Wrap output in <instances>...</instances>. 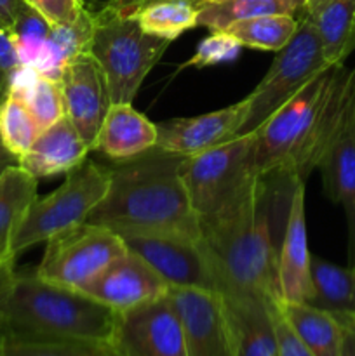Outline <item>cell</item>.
<instances>
[{"instance_id": "obj_23", "label": "cell", "mask_w": 355, "mask_h": 356, "mask_svg": "<svg viewBox=\"0 0 355 356\" xmlns=\"http://www.w3.org/2000/svg\"><path fill=\"white\" fill-rule=\"evenodd\" d=\"M291 329L313 356H340L343 323L338 316L306 302H277Z\"/></svg>"}, {"instance_id": "obj_41", "label": "cell", "mask_w": 355, "mask_h": 356, "mask_svg": "<svg viewBox=\"0 0 355 356\" xmlns=\"http://www.w3.org/2000/svg\"><path fill=\"white\" fill-rule=\"evenodd\" d=\"M14 163H19V162H17L16 156H14L13 153H10L9 149L0 143V176H2L3 170H6L7 167L14 165Z\"/></svg>"}, {"instance_id": "obj_19", "label": "cell", "mask_w": 355, "mask_h": 356, "mask_svg": "<svg viewBox=\"0 0 355 356\" xmlns=\"http://www.w3.org/2000/svg\"><path fill=\"white\" fill-rule=\"evenodd\" d=\"M89 152L93 148L84 141L72 122L63 117L40 131L31 148L19 159V165L40 179L68 174L87 159Z\"/></svg>"}, {"instance_id": "obj_9", "label": "cell", "mask_w": 355, "mask_h": 356, "mask_svg": "<svg viewBox=\"0 0 355 356\" xmlns=\"http://www.w3.org/2000/svg\"><path fill=\"white\" fill-rule=\"evenodd\" d=\"M334 70L336 66H329L319 73L308 86L303 87L292 99L278 108L258 131H254L256 138L251 155L249 174L263 176L271 170L285 169L308 132Z\"/></svg>"}, {"instance_id": "obj_1", "label": "cell", "mask_w": 355, "mask_h": 356, "mask_svg": "<svg viewBox=\"0 0 355 356\" xmlns=\"http://www.w3.org/2000/svg\"><path fill=\"white\" fill-rule=\"evenodd\" d=\"M298 184L303 183L284 169L251 174L225 204L200 219V242L218 275V294L281 301L278 250Z\"/></svg>"}, {"instance_id": "obj_22", "label": "cell", "mask_w": 355, "mask_h": 356, "mask_svg": "<svg viewBox=\"0 0 355 356\" xmlns=\"http://www.w3.org/2000/svg\"><path fill=\"white\" fill-rule=\"evenodd\" d=\"M37 177L19 163L7 167L0 176V259L16 257V233L37 195Z\"/></svg>"}, {"instance_id": "obj_38", "label": "cell", "mask_w": 355, "mask_h": 356, "mask_svg": "<svg viewBox=\"0 0 355 356\" xmlns=\"http://www.w3.org/2000/svg\"><path fill=\"white\" fill-rule=\"evenodd\" d=\"M26 6H30L26 0H0V26L10 30Z\"/></svg>"}, {"instance_id": "obj_16", "label": "cell", "mask_w": 355, "mask_h": 356, "mask_svg": "<svg viewBox=\"0 0 355 356\" xmlns=\"http://www.w3.org/2000/svg\"><path fill=\"white\" fill-rule=\"evenodd\" d=\"M305 219V184H298L291 198L287 225L278 250V287L281 301L306 302L310 305L313 296L312 277Z\"/></svg>"}, {"instance_id": "obj_5", "label": "cell", "mask_w": 355, "mask_h": 356, "mask_svg": "<svg viewBox=\"0 0 355 356\" xmlns=\"http://www.w3.org/2000/svg\"><path fill=\"white\" fill-rule=\"evenodd\" d=\"M108 181V167L87 159L70 170L61 186L45 197H37L28 209L14 238V256L87 222L90 212L103 200Z\"/></svg>"}, {"instance_id": "obj_13", "label": "cell", "mask_w": 355, "mask_h": 356, "mask_svg": "<svg viewBox=\"0 0 355 356\" xmlns=\"http://www.w3.org/2000/svg\"><path fill=\"white\" fill-rule=\"evenodd\" d=\"M187 334L188 356H237L223 299L218 292L169 289Z\"/></svg>"}, {"instance_id": "obj_31", "label": "cell", "mask_w": 355, "mask_h": 356, "mask_svg": "<svg viewBox=\"0 0 355 356\" xmlns=\"http://www.w3.org/2000/svg\"><path fill=\"white\" fill-rule=\"evenodd\" d=\"M40 127L28 110L23 96L10 89L0 104V143L13 153L19 162L21 156L31 148Z\"/></svg>"}, {"instance_id": "obj_12", "label": "cell", "mask_w": 355, "mask_h": 356, "mask_svg": "<svg viewBox=\"0 0 355 356\" xmlns=\"http://www.w3.org/2000/svg\"><path fill=\"white\" fill-rule=\"evenodd\" d=\"M56 80L61 90L65 117L94 149L97 132L111 104L100 65L89 51H84L63 65Z\"/></svg>"}, {"instance_id": "obj_2", "label": "cell", "mask_w": 355, "mask_h": 356, "mask_svg": "<svg viewBox=\"0 0 355 356\" xmlns=\"http://www.w3.org/2000/svg\"><path fill=\"white\" fill-rule=\"evenodd\" d=\"M183 159L155 146L108 167V190L87 222L120 236L202 240L200 219L180 176Z\"/></svg>"}, {"instance_id": "obj_44", "label": "cell", "mask_w": 355, "mask_h": 356, "mask_svg": "<svg viewBox=\"0 0 355 356\" xmlns=\"http://www.w3.org/2000/svg\"><path fill=\"white\" fill-rule=\"evenodd\" d=\"M26 2H28V3H30V6H31V0H26Z\"/></svg>"}, {"instance_id": "obj_8", "label": "cell", "mask_w": 355, "mask_h": 356, "mask_svg": "<svg viewBox=\"0 0 355 356\" xmlns=\"http://www.w3.org/2000/svg\"><path fill=\"white\" fill-rule=\"evenodd\" d=\"M254 138V132L235 136L214 148L184 156L180 165V176L198 219L225 204L251 176Z\"/></svg>"}, {"instance_id": "obj_29", "label": "cell", "mask_w": 355, "mask_h": 356, "mask_svg": "<svg viewBox=\"0 0 355 356\" xmlns=\"http://www.w3.org/2000/svg\"><path fill=\"white\" fill-rule=\"evenodd\" d=\"M200 0H159L134 14L146 33L164 40H176L197 26Z\"/></svg>"}, {"instance_id": "obj_7", "label": "cell", "mask_w": 355, "mask_h": 356, "mask_svg": "<svg viewBox=\"0 0 355 356\" xmlns=\"http://www.w3.org/2000/svg\"><path fill=\"white\" fill-rule=\"evenodd\" d=\"M127 252L124 238L103 226L84 225L52 236L35 273L52 284L87 292V289Z\"/></svg>"}, {"instance_id": "obj_27", "label": "cell", "mask_w": 355, "mask_h": 356, "mask_svg": "<svg viewBox=\"0 0 355 356\" xmlns=\"http://www.w3.org/2000/svg\"><path fill=\"white\" fill-rule=\"evenodd\" d=\"M94 17L93 10L84 14L80 19L72 24H61V26H52L49 33L47 44L40 59L35 65L33 70L44 73V75L58 79L59 70L63 68L68 59L80 54L84 51H89L90 37H93Z\"/></svg>"}, {"instance_id": "obj_26", "label": "cell", "mask_w": 355, "mask_h": 356, "mask_svg": "<svg viewBox=\"0 0 355 356\" xmlns=\"http://www.w3.org/2000/svg\"><path fill=\"white\" fill-rule=\"evenodd\" d=\"M10 89L17 90L23 96L40 131L51 127L59 118L65 117L59 83L52 76L23 66L14 76Z\"/></svg>"}, {"instance_id": "obj_6", "label": "cell", "mask_w": 355, "mask_h": 356, "mask_svg": "<svg viewBox=\"0 0 355 356\" xmlns=\"http://www.w3.org/2000/svg\"><path fill=\"white\" fill-rule=\"evenodd\" d=\"M329 66L319 33L312 21L301 16L296 33L281 51H277L267 75L246 97V118L237 136L258 131L267 118Z\"/></svg>"}, {"instance_id": "obj_37", "label": "cell", "mask_w": 355, "mask_h": 356, "mask_svg": "<svg viewBox=\"0 0 355 356\" xmlns=\"http://www.w3.org/2000/svg\"><path fill=\"white\" fill-rule=\"evenodd\" d=\"M16 257L0 259V332H7V313H9L10 296L16 282V270H14Z\"/></svg>"}, {"instance_id": "obj_21", "label": "cell", "mask_w": 355, "mask_h": 356, "mask_svg": "<svg viewBox=\"0 0 355 356\" xmlns=\"http://www.w3.org/2000/svg\"><path fill=\"white\" fill-rule=\"evenodd\" d=\"M303 16L319 33L327 63L345 65L355 51V0H308Z\"/></svg>"}, {"instance_id": "obj_32", "label": "cell", "mask_w": 355, "mask_h": 356, "mask_svg": "<svg viewBox=\"0 0 355 356\" xmlns=\"http://www.w3.org/2000/svg\"><path fill=\"white\" fill-rule=\"evenodd\" d=\"M52 24L33 6H26V9L17 16L9 31L16 44L21 65L35 68L47 44Z\"/></svg>"}, {"instance_id": "obj_36", "label": "cell", "mask_w": 355, "mask_h": 356, "mask_svg": "<svg viewBox=\"0 0 355 356\" xmlns=\"http://www.w3.org/2000/svg\"><path fill=\"white\" fill-rule=\"evenodd\" d=\"M274 325H275V336H277V348L278 356H313L312 351L301 343L287 320L278 309L277 302L274 305Z\"/></svg>"}, {"instance_id": "obj_45", "label": "cell", "mask_w": 355, "mask_h": 356, "mask_svg": "<svg viewBox=\"0 0 355 356\" xmlns=\"http://www.w3.org/2000/svg\"><path fill=\"white\" fill-rule=\"evenodd\" d=\"M354 266H355V264H354Z\"/></svg>"}, {"instance_id": "obj_18", "label": "cell", "mask_w": 355, "mask_h": 356, "mask_svg": "<svg viewBox=\"0 0 355 356\" xmlns=\"http://www.w3.org/2000/svg\"><path fill=\"white\" fill-rule=\"evenodd\" d=\"M319 170L327 198L341 205L347 216L350 236V259L355 264V106L343 129L329 146Z\"/></svg>"}, {"instance_id": "obj_17", "label": "cell", "mask_w": 355, "mask_h": 356, "mask_svg": "<svg viewBox=\"0 0 355 356\" xmlns=\"http://www.w3.org/2000/svg\"><path fill=\"white\" fill-rule=\"evenodd\" d=\"M237 356H278L274 305L256 294H219Z\"/></svg>"}, {"instance_id": "obj_30", "label": "cell", "mask_w": 355, "mask_h": 356, "mask_svg": "<svg viewBox=\"0 0 355 356\" xmlns=\"http://www.w3.org/2000/svg\"><path fill=\"white\" fill-rule=\"evenodd\" d=\"M6 356H124L115 341L23 339L6 336Z\"/></svg>"}, {"instance_id": "obj_43", "label": "cell", "mask_w": 355, "mask_h": 356, "mask_svg": "<svg viewBox=\"0 0 355 356\" xmlns=\"http://www.w3.org/2000/svg\"><path fill=\"white\" fill-rule=\"evenodd\" d=\"M202 2H214V0H202Z\"/></svg>"}, {"instance_id": "obj_4", "label": "cell", "mask_w": 355, "mask_h": 356, "mask_svg": "<svg viewBox=\"0 0 355 356\" xmlns=\"http://www.w3.org/2000/svg\"><path fill=\"white\" fill-rule=\"evenodd\" d=\"M93 17L89 52L103 72L111 104H132L145 76L171 42L146 33L134 16H122L108 3Z\"/></svg>"}, {"instance_id": "obj_3", "label": "cell", "mask_w": 355, "mask_h": 356, "mask_svg": "<svg viewBox=\"0 0 355 356\" xmlns=\"http://www.w3.org/2000/svg\"><path fill=\"white\" fill-rule=\"evenodd\" d=\"M118 313L87 292L17 275L7 313V336L23 339L113 341Z\"/></svg>"}, {"instance_id": "obj_40", "label": "cell", "mask_w": 355, "mask_h": 356, "mask_svg": "<svg viewBox=\"0 0 355 356\" xmlns=\"http://www.w3.org/2000/svg\"><path fill=\"white\" fill-rule=\"evenodd\" d=\"M153 2H159V0H108L106 3L111 9L120 13L122 16H134L143 7L150 6Z\"/></svg>"}, {"instance_id": "obj_14", "label": "cell", "mask_w": 355, "mask_h": 356, "mask_svg": "<svg viewBox=\"0 0 355 356\" xmlns=\"http://www.w3.org/2000/svg\"><path fill=\"white\" fill-rule=\"evenodd\" d=\"M246 111L247 99L244 97L232 106L211 113L160 122L157 124V148L181 156H191L214 148L239 134Z\"/></svg>"}, {"instance_id": "obj_42", "label": "cell", "mask_w": 355, "mask_h": 356, "mask_svg": "<svg viewBox=\"0 0 355 356\" xmlns=\"http://www.w3.org/2000/svg\"><path fill=\"white\" fill-rule=\"evenodd\" d=\"M6 336L7 332H0V356H6Z\"/></svg>"}, {"instance_id": "obj_28", "label": "cell", "mask_w": 355, "mask_h": 356, "mask_svg": "<svg viewBox=\"0 0 355 356\" xmlns=\"http://www.w3.org/2000/svg\"><path fill=\"white\" fill-rule=\"evenodd\" d=\"M298 24L299 17L271 14L235 21L219 31H225L226 35L235 38L242 47L277 52L291 40L298 30Z\"/></svg>"}, {"instance_id": "obj_24", "label": "cell", "mask_w": 355, "mask_h": 356, "mask_svg": "<svg viewBox=\"0 0 355 356\" xmlns=\"http://www.w3.org/2000/svg\"><path fill=\"white\" fill-rule=\"evenodd\" d=\"M310 305L334 316H355V266H338L319 256L310 261Z\"/></svg>"}, {"instance_id": "obj_10", "label": "cell", "mask_w": 355, "mask_h": 356, "mask_svg": "<svg viewBox=\"0 0 355 356\" xmlns=\"http://www.w3.org/2000/svg\"><path fill=\"white\" fill-rule=\"evenodd\" d=\"M131 252L145 259L169 289L219 292L218 275L200 240L176 236H122Z\"/></svg>"}, {"instance_id": "obj_34", "label": "cell", "mask_w": 355, "mask_h": 356, "mask_svg": "<svg viewBox=\"0 0 355 356\" xmlns=\"http://www.w3.org/2000/svg\"><path fill=\"white\" fill-rule=\"evenodd\" d=\"M31 6L52 24H72L89 13L86 0H31Z\"/></svg>"}, {"instance_id": "obj_11", "label": "cell", "mask_w": 355, "mask_h": 356, "mask_svg": "<svg viewBox=\"0 0 355 356\" xmlns=\"http://www.w3.org/2000/svg\"><path fill=\"white\" fill-rule=\"evenodd\" d=\"M113 341L124 356H188L183 322L169 294L118 313Z\"/></svg>"}, {"instance_id": "obj_33", "label": "cell", "mask_w": 355, "mask_h": 356, "mask_svg": "<svg viewBox=\"0 0 355 356\" xmlns=\"http://www.w3.org/2000/svg\"><path fill=\"white\" fill-rule=\"evenodd\" d=\"M242 45L226 35L225 31H211L209 37L198 44L194 58L184 66H194V68H204V66L219 65V63H228L239 58Z\"/></svg>"}, {"instance_id": "obj_25", "label": "cell", "mask_w": 355, "mask_h": 356, "mask_svg": "<svg viewBox=\"0 0 355 356\" xmlns=\"http://www.w3.org/2000/svg\"><path fill=\"white\" fill-rule=\"evenodd\" d=\"M308 0H214L202 2L198 9L197 26L209 31H219L235 21L251 17L284 14V16L301 17L305 14Z\"/></svg>"}, {"instance_id": "obj_15", "label": "cell", "mask_w": 355, "mask_h": 356, "mask_svg": "<svg viewBox=\"0 0 355 356\" xmlns=\"http://www.w3.org/2000/svg\"><path fill=\"white\" fill-rule=\"evenodd\" d=\"M87 294L115 313H124L167 296L169 285L145 259L127 249L87 289Z\"/></svg>"}, {"instance_id": "obj_35", "label": "cell", "mask_w": 355, "mask_h": 356, "mask_svg": "<svg viewBox=\"0 0 355 356\" xmlns=\"http://www.w3.org/2000/svg\"><path fill=\"white\" fill-rule=\"evenodd\" d=\"M23 68L16 44L9 30L0 26V104L9 94L16 73Z\"/></svg>"}, {"instance_id": "obj_39", "label": "cell", "mask_w": 355, "mask_h": 356, "mask_svg": "<svg viewBox=\"0 0 355 356\" xmlns=\"http://www.w3.org/2000/svg\"><path fill=\"white\" fill-rule=\"evenodd\" d=\"M343 323L340 356H355V316H338Z\"/></svg>"}, {"instance_id": "obj_20", "label": "cell", "mask_w": 355, "mask_h": 356, "mask_svg": "<svg viewBox=\"0 0 355 356\" xmlns=\"http://www.w3.org/2000/svg\"><path fill=\"white\" fill-rule=\"evenodd\" d=\"M157 139V124L136 111L132 104L113 103L101 124L94 149L115 162H120L155 148Z\"/></svg>"}]
</instances>
